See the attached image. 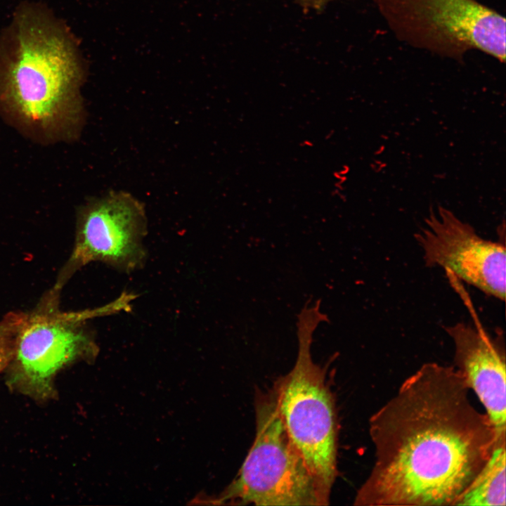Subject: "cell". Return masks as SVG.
<instances>
[{
	"label": "cell",
	"mask_w": 506,
	"mask_h": 506,
	"mask_svg": "<svg viewBox=\"0 0 506 506\" xmlns=\"http://www.w3.org/2000/svg\"><path fill=\"white\" fill-rule=\"evenodd\" d=\"M77 40L44 3L23 1L0 31V117L32 142L79 139L86 112Z\"/></svg>",
	"instance_id": "7a4b0ae2"
},
{
	"label": "cell",
	"mask_w": 506,
	"mask_h": 506,
	"mask_svg": "<svg viewBox=\"0 0 506 506\" xmlns=\"http://www.w3.org/2000/svg\"><path fill=\"white\" fill-rule=\"evenodd\" d=\"M311 299L297 315L298 353L292 369L273 391L287 432L311 472L330 490L337 476V420L325 368L312 359L313 335L328 321L321 301Z\"/></svg>",
	"instance_id": "3957f363"
},
{
	"label": "cell",
	"mask_w": 506,
	"mask_h": 506,
	"mask_svg": "<svg viewBox=\"0 0 506 506\" xmlns=\"http://www.w3.org/2000/svg\"><path fill=\"white\" fill-rule=\"evenodd\" d=\"M147 222L143 204L129 193L110 191L86 201L77 209L73 249L54 287L62 290L76 271L93 261L126 273L143 268Z\"/></svg>",
	"instance_id": "52a82bcc"
},
{
	"label": "cell",
	"mask_w": 506,
	"mask_h": 506,
	"mask_svg": "<svg viewBox=\"0 0 506 506\" xmlns=\"http://www.w3.org/2000/svg\"><path fill=\"white\" fill-rule=\"evenodd\" d=\"M61 290L52 287L37 307L26 313L18 330L14 353L6 369L8 389L38 403L56 399L57 374L98 353L94 333L85 322L124 309L119 297L101 307L74 312L59 309Z\"/></svg>",
	"instance_id": "277c9868"
},
{
	"label": "cell",
	"mask_w": 506,
	"mask_h": 506,
	"mask_svg": "<svg viewBox=\"0 0 506 506\" xmlns=\"http://www.w3.org/2000/svg\"><path fill=\"white\" fill-rule=\"evenodd\" d=\"M401 41L462 61L471 50L505 60V18L476 0H373Z\"/></svg>",
	"instance_id": "8992f818"
},
{
	"label": "cell",
	"mask_w": 506,
	"mask_h": 506,
	"mask_svg": "<svg viewBox=\"0 0 506 506\" xmlns=\"http://www.w3.org/2000/svg\"><path fill=\"white\" fill-rule=\"evenodd\" d=\"M454 345V367L484 407L498 436L506 435L505 351L502 337L463 322L444 327Z\"/></svg>",
	"instance_id": "9c48e42d"
},
{
	"label": "cell",
	"mask_w": 506,
	"mask_h": 506,
	"mask_svg": "<svg viewBox=\"0 0 506 506\" xmlns=\"http://www.w3.org/2000/svg\"><path fill=\"white\" fill-rule=\"evenodd\" d=\"M302 3L313 6L314 7H320L328 0H300Z\"/></svg>",
	"instance_id": "7c38bea8"
},
{
	"label": "cell",
	"mask_w": 506,
	"mask_h": 506,
	"mask_svg": "<svg viewBox=\"0 0 506 506\" xmlns=\"http://www.w3.org/2000/svg\"><path fill=\"white\" fill-rule=\"evenodd\" d=\"M506 436L500 438L484 466L455 505L505 506Z\"/></svg>",
	"instance_id": "30bf717a"
},
{
	"label": "cell",
	"mask_w": 506,
	"mask_h": 506,
	"mask_svg": "<svg viewBox=\"0 0 506 506\" xmlns=\"http://www.w3.org/2000/svg\"><path fill=\"white\" fill-rule=\"evenodd\" d=\"M469 390L454 366L429 362L408 377L370 417L375 460L354 505H455L506 436Z\"/></svg>",
	"instance_id": "6da1fadb"
},
{
	"label": "cell",
	"mask_w": 506,
	"mask_h": 506,
	"mask_svg": "<svg viewBox=\"0 0 506 506\" xmlns=\"http://www.w3.org/2000/svg\"><path fill=\"white\" fill-rule=\"evenodd\" d=\"M256 436L240 469L220 501L255 505H325L328 489L291 441L273 390L255 398Z\"/></svg>",
	"instance_id": "5b68a950"
},
{
	"label": "cell",
	"mask_w": 506,
	"mask_h": 506,
	"mask_svg": "<svg viewBox=\"0 0 506 506\" xmlns=\"http://www.w3.org/2000/svg\"><path fill=\"white\" fill-rule=\"evenodd\" d=\"M26 313L11 311L0 320V373L12 360L16 337Z\"/></svg>",
	"instance_id": "8fae6325"
},
{
	"label": "cell",
	"mask_w": 506,
	"mask_h": 506,
	"mask_svg": "<svg viewBox=\"0 0 506 506\" xmlns=\"http://www.w3.org/2000/svg\"><path fill=\"white\" fill-rule=\"evenodd\" d=\"M415 238L426 266L442 267L484 293L505 300L504 244L483 238L442 207L431 211Z\"/></svg>",
	"instance_id": "ba28073f"
}]
</instances>
